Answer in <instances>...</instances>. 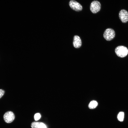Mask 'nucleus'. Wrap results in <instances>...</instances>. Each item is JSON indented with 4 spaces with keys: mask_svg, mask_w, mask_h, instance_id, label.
I'll use <instances>...</instances> for the list:
<instances>
[{
    "mask_svg": "<svg viewBox=\"0 0 128 128\" xmlns=\"http://www.w3.org/2000/svg\"><path fill=\"white\" fill-rule=\"evenodd\" d=\"M41 117V115L39 113H37L35 114L34 116V118L36 121L39 120Z\"/></svg>",
    "mask_w": 128,
    "mask_h": 128,
    "instance_id": "obj_11",
    "label": "nucleus"
},
{
    "mask_svg": "<svg viewBox=\"0 0 128 128\" xmlns=\"http://www.w3.org/2000/svg\"><path fill=\"white\" fill-rule=\"evenodd\" d=\"M73 44L74 47L76 48H78L81 46L82 41L79 37L77 35L74 36Z\"/></svg>",
    "mask_w": 128,
    "mask_h": 128,
    "instance_id": "obj_7",
    "label": "nucleus"
},
{
    "mask_svg": "<svg viewBox=\"0 0 128 128\" xmlns=\"http://www.w3.org/2000/svg\"><path fill=\"white\" fill-rule=\"evenodd\" d=\"M119 17L122 22L126 23L128 21V12L125 9H122L119 12Z\"/></svg>",
    "mask_w": 128,
    "mask_h": 128,
    "instance_id": "obj_6",
    "label": "nucleus"
},
{
    "mask_svg": "<svg viewBox=\"0 0 128 128\" xmlns=\"http://www.w3.org/2000/svg\"><path fill=\"white\" fill-rule=\"evenodd\" d=\"M31 126L32 128H47L46 125L41 122H32Z\"/></svg>",
    "mask_w": 128,
    "mask_h": 128,
    "instance_id": "obj_8",
    "label": "nucleus"
},
{
    "mask_svg": "<svg viewBox=\"0 0 128 128\" xmlns=\"http://www.w3.org/2000/svg\"><path fill=\"white\" fill-rule=\"evenodd\" d=\"M5 92L4 90L1 89H0V98L4 95L5 93Z\"/></svg>",
    "mask_w": 128,
    "mask_h": 128,
    "instance_id": "obj_12",
    "label": "nucleus"
},
{
    "mask_svg": "<svg viewBox=\"0 0 128 128\" xmlns=\"http://www.w3.org/2000/svg\"><path fill=\"white\" fill-rule=\"evenodd\" d=\"M101 5L100 3L97 0H94L91 3L90 6V9L93 13L96 14L99 12L101 9Z\"/></svg>",
    "mask_w": 128,
    "mask_h": 128,
    "instance_id": "obj_3",
    "label": "nucleus"
},
{
    "mask_svg": "<svg viewBox=\"0 0 128 128\" xmlns=\"http://www.w3.org/2000/svg\"><path fill=\"white\" fill-rule=\"evenodd\" d=\"M115 33L112 29L109 28L106 29L103 34V37L107 41H110L113 39L115 37Z\"/></svg>",
    "mask_w": 128,
    "mask_h": 128,
    "instance_id": "obj_2",
    "label": "nucleus"
},
{
    "mask_svg": "<svg viewBox=\"0 0 128 128\" xmlns=\"http://www.w3.org/2000/svg\"><path fill=\"white\" fill-rule=\"evenodd\" d=\"M70 7L73 10L77 12L82 10V7L79 3L74 0H70L69 3Z\"/></svg>",
    "mask_w": 128,
    "mask_h": 128,
    "instance_id": "obj_5",
    "label": "nucleus"
},
{
    "mask_svg": "<svg viewBox=\"0 0 128 128\" xmlns=\"http://www.w3.org/2000/svg\"><path fill=\"white\" fill-rule=\"evenodd\" d=\"M98 103L96 101L93 100L90 102L88 107L90 109H93L95 108L97 106Z\"/></svg>",
    "mask_w": 128,
    "mask_h": 128,
    "instance_id": "obj_9",
    "label": "nucleus"
},
{
    "mask_svg": "<svg viewBox=\"0 0 128 128\" xmlns=\"http://www.w3.org/2000/svg\"><path fill=\"white\" fill-rule=\"evenodd\" d=\"M3 119L7 123L12 122L14 120L15 116L12 111H8L6 112L3 115Z\"/></svg>",
    "mask_w": 128,
    "mask_h": 128,
    "instance_id": "obj_4",
    "label": "nucleus"
},
{
    "mask_svg": "<svg viewBox=\"0 0 128 128\" xmlns=\"http://www.w3.org/2000/svg\"><path fill=\"white\" fill-rule=\"evenodd\" d=\"M115 51L117 56L121 58L125 57L128 54V49L127 48L122 46H119L116 47Z\"/></svg>",
    "mask_w": 128,
    "mask_h": 128,
    "instance_id": "obj_1",
    "label": "nucleus"
},
{
    "mask_svg": "<svg viewBox=\"0 0 128 128\" xmlns=\"http://www.w3.org/2000/svg\"><path fill=\"white\" fill-rule=\"evenodd\" d=\"M124 116V113L123 112H120L117 115V118L118 120L120 122L123 121V120Z\"/></svg>",
    "mask_w": 128,
    "mask_h": 128,
    "instance_id": "obj_10",
    "label": "nucleus"
}]
</instances>
